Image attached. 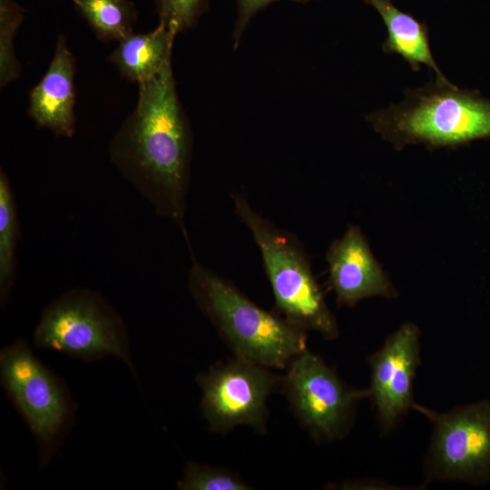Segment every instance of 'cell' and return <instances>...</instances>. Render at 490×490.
<instances>
[{
	"instance_id": "obj_1",
	"label": "cell",
	"mask_w": 490,
	"mask_h": 490,
	"mask_svg": "<svg viewBox=\"0 0 490 490\" xmlns=\"http://www.w3.org/2000/svg\"><path fill=\"white\" fill-rule=\"evenodd\" d=\"M192 135L172 63L139 83L133 112L113 136L110 158L158 216L175 223L192 250L185 224Z\"/></svg>"
},
{
	"instance_id": "obj_2",
	"label": "cell",
	"mask_w": 490,
	"mask_h": 490,
	"mask_svg": "<svg viewBox=\"0 0 490 490\" xmlns=\"http://www.w3.org/2000/svg\"><path fill=\"white\" fill-rule=\"evenodd\" d=\"M191 255L188 288L200 311L239 357L270 368L285 369L307 348V331L275 311L258 306L231 281Z\"/></svg>"
},
{
	"instance_id": "obj_3",
	"label": "cell",
	"mask_w": 490,
	"mask_h": 490,
	"mask_svg": "<svg viewBox=\"0 0 490 490\" xmlns=\"http://www.w3.org/2000/svg\"><path fill=\"white\" fill-rule=\"evenodd\" d=\"M367 119L398 151L410 144L456 148L490 138V99L435 80L406 90L399 104L371 113Z\"/></svg>"
},
{
	"instance_id": "obj_4",
	"label": "cell",
	"mask_w": 490,
	"mask_h": 490,
	"mask_svg": "<svg viewBox=\"0 0 490 490\" xmlns=\"http://www.w3.org/2000/svg\"><path fill=\"white\" fill-rule=\"evenodd\" d=\"M234 211L260 250L275 301V312L292 326L312 330L327 340L339 336L337 318L300 240L258 213L240 193H233Z\"/></svg>"
},
{
	"instance_id": "obj_5",
	"label": "cell",
	"mask_w": 490,
	"mask_h": 490,
	"mask_svg": "<svg viewBox=\"0 0 490 490\" xmlns=\"http://www.w3.org/2000/svg\"><path fill=\"white\" fill-rule=\"evenodd\" d=\"M0 380L35 439L40 466H48L74 422L77 407L66 384L23 338L1 350Z\"/></svg>"
},
{
	"instance_id": "obj_6",
	"label": "cell",
	"mask_w": 490,
	"mask_h": 490,
	"mask_svg": "<svg viewBox=\"0 0 490 490\" xmlns=\"http://www.w3.org/2000/svg\"><path fill=\"white\" fill-rule=\"evenodd\" d=\"M33 338L40 349L86 362L115 357L137 377L126 325L99 292L75 288L54 299L43 310Z\"/></svg>"
},
{
	"instance_id": "obj_7",
	"label": "cell",
	"mask_w": 490,
	"mask_h": 490,
	"mask_svg": "<svg viewBox=\"0 0 490 490\" xmlns=\"http://www.w3.org/2000/svg\"><path fill=\"white\" fill-rule=\"evenodd\" d=\"M412 410L433 426L423 461V486L432 482L480 485L490 481V399L445 412L415 402Z\"/></svg>"
},
{
	"instance_id": "obj_8",
	"label": "cell",
	"mask_w": 490,
	"mask_h": 490,
	"mask_svg": "<svg viewBox=\"0 0 490 490\" xmlns=\"http://www.w3.org/2000/svg\"><path fill=\"white\" fill-rule=\"evenodd\" d=\"M280 387L299 425L318 443L345 436L356 407L368 398V388L348 385L317 354L308 348L285 368Z\"/></svg>"
},
{
	"instance_id": "obj_9",
	"label": "cell",
	"mask_w": 490,
	"mask_h": 490,
	"mask_svg": "<svg viewBox=\"0 0 490 490\" xmlns=\"http://www.w3.org/2000/svg\"><path fill=\"white\" fill-rule=\"evenodd\" d=\"M270 369L234 356L196 376L201 390V412L211 431L226 434L238 426H249L257 433L266 432L267 401L281 381V376Z\"/></svg>"
},
{
	"instance_id": "obj_10",
	"label": "cell",
	"mask_w": 490,
	"mask_h": 490,
	"mask_svg": "<svg viewBox=\"0 0 490 490\" xmlns=\"http://www.w3.org/2000/svg\"><path fill=\"white\" fill-rule=\"evenodd\" d=\"M420 329L406 322L387 336L382 347L368 357V387L381 434L390 433L412 410L414 381L421 364Z\"/></svg>"
},
{
	"instance_id": "obj_11",
	"label": "cell",
	"mask_w": 490,
	"mask_h": 490,
	"mask_svg": "<svg viewBox=\"0 0 490 490\" xmlns=\"http://www.w3.org/2000/svg\"><path fill=\"white\" fill-rule=\"evenodd\" d=\"M326 261L328 283L339 307H354L360 300L373 297H398L387 273L375 258L366 236L358 226L350 225L328 246Z\"/></svg>"
},
{
	"instance_id": "obj_12",
	"label": "cell",
	"mask_w": 490,
	"mask_h": 490,
	"mask_svg": "<svg viewBox=\"0 0 490 490\" xmlns=\"http://www.w3.org/2000/svg\"><path fill=\"white\" fill-rule=\"evenodd\" d=\"M74 74V56L60 34L46 73L30 92L28 108L35 124L56 136L72 137L75 132Z\"/></svg>"
},
{
	"instance_id": "obj_13",
	"label": "cell",
	"mask_w": 490,
	"mask_h": 490,
	"mask_svg": "<svg viewBox=\"0 0 490 490\" xmlns=\"http://www.w3.org/2000/svg\"><path fill=\"white\" fill-rule=\"evenodd\" d=\"M382 18L387 36L382 44L387 54H396L407 62L415 72L421 65L427 66L436 74V80L448 82L436 63L430 46L426 24L398 9L391 0H365Z\"/></svg>"
},
{
	"instance_id": "obj_14",
	"label": "cell",
	"mask_w": 490,
	"mask_h": 490,
	"mask_svg": "<svg viewBox=\"0 0 490 490\" xmlns=\"http://www.w3.org/2000/svg\"><path fill=\"white\" fill-rule=\"evenodd\" d=\"M175 35L162 24L145 34L132 33L119 41L110 61L129 81L146 82L172 63Z\"/></svg>"
},
{
	"instance_id": "obj_15",
	"label": "cell",
	"mask_w": 490,
	"mask_h": 490,
	"mask_svg": "<svg viewBox=\"0 0 490 490\" xmlns=\"http://www.w3.org/2000/svg\"><path fill=\"white\" fill-rule=\"evenodd\" d=\"M20 224L10 181L0 172V302L5 307L16 277V249Z\"/></svg>"
},
{
	"instance_id": "obj_16",
	"label": "cell",
	"mask_w": 490,
	"mask_h": 490,
	"mask_svg": "<svg viewBox=\"0 0 490 490\" xmlns=\"http://www.w3.org/2000/svg\"><path fill=\"white\" fill-rule=\"evenodd\" d=\"M103 41H121L132 32L137 12L132 0H71Z\"/></svg>"
},
{
	"instance_id": "obj_17",
	"label": "cell",
	"mask_w": 490,
	"mask_h": 490,
	"mask_svg": "<svg viewBox=\"0 0 490 490\" xmlns=\"http://www.w3.org/2000/svg\"><path fill=\"white\" fill-rule=\"evenodd\" d=\"M24 9L14 0H0V85L20 76L21 66L14 51L15 36L24 20Z\"/></svg>"
},
{
	"instance_id": "obj_18",
	"label": "cell",
	"mask_w": 490,
	"mask_h": 490,
	"mask_svg": "<svg viewBox=\"0 0 490 490\" xmlns=\"http://www.w3.org/2000/svg\"><path fill=\"white\" fill-rule=\"evenodd\" d=\"M179 490H249L251 487L237 474L220 466L189 462L182 477L177 482Z\"/></svg>"
},
{
	"instance_id": "obj_19",
	"label": "cell",
	"mask_w": 490,
	"mask_h": 490,
	"mask_svg": "<svg viewBox=\"0 0 490 490\" xmlns=\"http://www.w3.org/2000/svg\"><path fill=\"white\" fill-rule=\"evenodd\" d=\"M154 4L160 24L177 34L197 24L210 0H154Z\"/></svg>"
},
{
	"instance_id": "obj_20",
	"label": "cell",
	"mask_w": 490,
	"mask_h": 490,
	"mask_svg": "<svg viewBox=\"0 0 490 490\" xmlns=\"http://www.w3.org/2000/svg\"><path fill=\"white\" fill-rule=\"evenodd\" d=\"M277 0H236L237 15L233 29V46L237 48L240 38L253 16ZM309 3L316 0H291Z\"/></svg>"
}]
</instances>
